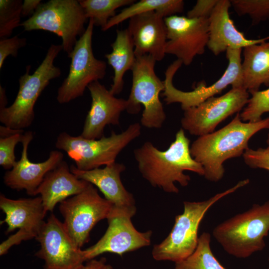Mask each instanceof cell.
I'll return each instance as SVG.
<instances>
[{"label": "cell", "mask_w": 269, "mask_h": 269, "mask_svg": "<svg viewBox=\"0 0 269 269\" xmlns=\"http://www.w3.org/2000/svg\"><path fill=\"white\" fill-rule=\"evenodd\" d=\"M134 154L142 176L153 187L167 193L179 192L175 182L183 187L188 185L190 177L184 173L185 171L204 175L202 165L191 155L190 140L183 129L176 133L175 140L165 150L145 141L134 149Z\"/></svg>", "instance_id": "1"}, {"label": "cell", "mask_w": 269, "mask_h": 269, "mask_svg": "<svg viewBox=\"0 0 269 269\" xmlns=\"http://www.w3.org/2000/svg\"><path fill=\"white\" fill-rule=\"evenodd\" d=\"M265 129H269V117L256 122H245L237 113L223 128L194 141L190 147L191 155L202 165L205 178L217 182L224 176V162L243 155L249 148L250 139Z\"/></svg>", "instance_id": "2"}, {"label": "cell", "mask_w": 269, "mask_h": 269, "mask_svg": "<svg viewBox=\"0 0 269 269\" xmlns=\"http://www.w3.org/2000/svg\"><path fill=\"white\" fill-rule=\"evenodd\" d=\"M249 181V179L240 181L232 187L204 201H184L183 212L175 216L174 224L168 236L153 246V259L176 263L191 255L198 244L199 225L209 208L224 197L247 185Z\"/></svg>", "instance_id": "3"}, {"label": "cell", "mask_w": 269, "mask_h": 269, "mask_svg": "<svg viewBox=\"0 0 269 269\" xmlns=\"http://www.w3.org/2000/svg\"><path fill=\"white\" fill-rule=\"evenodd\" d=\"M269 232V200L221 223L212 233L228 254L244 259L265 248Z\"/></svg>", "instance_id": "4"}, {"label": "cell", "mask_w": 269, "mask_h": 269, "mask_svg": "<svg viewBox=\"0 0 269 269\" xmlns=\"http://www.w3.org/2000/svg\"><path fill=\"white\" fill-rule=\"evenodd\" d=\"M61 45L52 44L46 55L35 71L30 74V65L19 79V90L13 103L9 107L0 108V121L4 126L23 130L32 123L35 117L34 107L42 91L51 80L60 77L61 71L54 64Z\"/></svg>", "instance_id": "5"}, {"label": "cell", "mask_w": 269, "mask_h": 269, "mask_svg": "<svg viewBox=\"0 0 269 269\" xmlns=\"http://www.w3.org/2000/svg\"><path fill=\"white\" fill-rule=\"evenodd\" d=\"M140 134L139 123L130 125L120 134L113 131L110 136L97 139L63 132L58 135L55 146L65 151L78 169L90 170L116 162L119 153Z\"/></svg>", "instance_id": "6"}, {"label": "cell", "mask_w": 269, "mask_h": 269, "mask_svg": "<svg viewBox=\"0 0 269 269\" xmlns=\"http://www.w3.org/2000/svg\"><path fill=\"white\" fill-rule=\"evenodd\" d=\"M87 20L79 0H50L41 3L20 25L25 31L43 30L56 34L62 39L63 50L68 55L78 36L84 33Z\"/></svg>", "instance_id": "7"}, {"label": "cell", "mask_w": 269, "mask_h": 269, "mask_svg": "<svg viewBox=\"0 0 269 269\" xmlns=\"http://www.w3.org/2000/svg\"><path fill=\"white\" fill-rule=\"evenodd\" d=\"M156 61L150 55L136 56L132 71V85L127 100L126 111L130 114H137L143 106L140 119L141 125L148 129L162 127L166 119V114L159 99L161 91L164 90L163 81L155 72Z\"/></svg>", "instance_id": "8"}, {"label": "cell", "mask_w": 269, "mask_h": 269, "mask_svg": "<svg viewBox=\"0 0 269 269\" xmlns=\"http://www.w3.org/2000/svg\"><path fill=\"white\" fill-rule=\"evenodd\" d=\"M94 27L90 19L84 33L68 55L71 59L68 75L58 89L56 97L60 104L68 103L83 96L89 85L103 79L106 74V62L97 59L93 53Z\"/></svg>", "instance_id": "9"}, {"label": "cell", "mask_w": 269, "mask_h": 269, "mask_svg": "<svg viewBox=\"0 0 269 269\" xmlns=\"http://www.w3.org/2000/svg\"><path fill=\"white\" fill-rule=\"evenodd\" d=\"M113 208L112 203L102 198L90 183L82 192L62 201L59 205L64 226L80 249L89 241L93 228L100 221L107 219Z\"/></svg>", "instance_id": "10"}, {"label": "cell", "mask_w": 269, "mask_h": 269, "mask_svg": "<svg viewBox=\"0 0 269 269\" xmlns=\"http://www.w3.org/2000/svg\"><path fill=\"white\" fill-rule=\"evenodd\" d=\"M249 98L245 89L232 88L221 96L210 98L184 111L181 126L191 135L200 136L211 133L221 122L243 110Z\"/></svg>", "instance_id": "11"}, {"label": "cell", "mask_w": 269, "mask_h": 269, "mask_svg": "<svg viewBox=\"0 0 269 269\" xmlns=\"http://www.w3.org/2000/svg\"><path fill=\"white\" fill-rule=\"evenodd\" d=\"M0 208L5 218L0 224L7 225L6 233L19 230L0 245V255L6 254L12 246L21 241L36 239L45 222V212L40 196L33 198L11 199L0 195Z\"/></svg>", "instance_id": "12"}, {"label": "cell", "mask_w": 269, "mask_h": 269, "mask_svg": "<svg viewBox=\"0 0 269 269\" xmlns=\"http://www.w3.org/2000/svg\"><path fill=\"white\" fill-rule=\"evenodd\" d=\"M242 50L243 49H228L226 51L228 64L219 79L209 86H205L203 83L199 84L189 92L182 91L173 86L172 78L177 70L172 67L168 68L165 73V80L163 81L165 102L167 104L179 103L182 109L185 111L221 93L228 86H232V88H243Z\"/></svg>", "instance_id": "13"}, {"label": "cell", "mask_w": 269, "mask_h": 269, "mask_svg": "<svg viewBox=\"0 0 269 269\" xmlns=\"http://www.w3.org/2000/svg\"><path fill=\"white\" fill-rule=\"evenodd\" d=\"M40 248L35 256L44 262V269H80L86 262L63 223L51 214L35 239Z\"/></svg>", "instance_id": "14"}, {"label": "cell", "mask_w": 269, "mask_h": 269, "mask_svg": "<svg viewBox=\"0 0 269 269\" xmlns=\"http://www.w3.org/2000/svg\"><path fill=\"white\" fill-rule=\"evenodd\" d=\"M164 20L167 28L166 54L174 55L189 66L196 56L204 54L209 41L208 18L174 15Z\"/></svg>", "instance_id": "15"}, {"label": "cell", "mask_w": 269, "mask_h": 269, "mask_svg": "<svg viewBox=\"0 0 269 269\" xmlns=\"http://www.w3.org/2000/svg\"><path fill=\"white\" fill-rule=\"evenodd\" d=\"M131 218L112 210L107 218L108 227L104 235L95 244L83 250L85 261L94 259L105 253L122 256L126 253L149 246L152 232L138 231Z\"/></svg>", "instance_id": "16"}, {"label": "cell", "mask_w": 269, "mask_h": 269, "mask_svg": "<svg viewBox=\"0 0 269 269\" xmlns=\"http://www.w3.org/2000/svg\"><path fill=\"white\" fill-rule=\"evenodd\" d=\"M70 169L78 179L97 187L114 210L131 218L135 215L136 209L134 196L127 190L121 180V173L126 169L124 164L115 162L103 168L90 170H79L71 165Z\"/></svg>", "instance_id": "17"}, {"label": "cell", "mask_w": 269, "mask_h": 269, "mask_svg": "<svg viewBox=\"0 0 269 269\" xmlns=\"http://www.w3.org/2000/svg\"><path fill=\"white\" fill-rule=\"evenodd\" d=\"M33 138L32 132H26L23 135L22 150L20 159L10 170L4 176V183L8 187L17 190H25L27 194L36 195L37 190L46 174L56 168L63 159V153L59 150H52L44 161L35 163L28 157V145Z\"/></svg>", "instance_id": "18"}, {"label": "cell", "mask_w": 269, "mask_h": 269, "mask_svg": "<svg viewBox=\"0 0 269 269\" xmlns=\"http://www.w3.org/2000/svg\"><path fill=\"white\" fill-rule=\"evenodd\" d=\"M87 88L92 102L80 135L87 139H100L104 136L107 125H119L121 114L126 111L128 102L116 97L99 81L91 83Z\"/></svg>", "instance_id": "19"}, {"label": "cell", "mask_w": 269, "mask_h": 269, "mask_svg": "<svg viewBox=\"0 0 269 269\" xmlns=\"http://www.w3.org/2000/svg\"><path fill=\"white\" fill-rule=\"evenodd\" d=\"M164 17L156 11L140 14L129 19L128 30L135 56H151L156 61L164 57L167 28Z\"/></svg>", "instance_id": "20"}, {"label": "cell", "mask_w": 269, "mask_h": 269, "mask_svg": "<svg viewBox=\"0 0 269 269\" xmlns=\"http://www.w3.org/2000/svg\"><path fill=\"white\" fill-rule=\"evenodd\" d=\"M229 0H218L208 18L209 41L207 47L217 56L228 49H243L269 40V35L259 39H248L236 27L230 16Z\"/></svg>", "instance_id": "21"}, {"label": "cell", "mask_w": 269, "mask_h": 269, "mask_svg": "<svg viewBox=\"0 0 269 269\" xmlns=\"http://www.w3.org/2000/svg\"><path fill=\"white\" fill-rule=\"evenodd\" d=\"M89 184L78 179L71 172L66 161L63 160L46 174L36 194H40L44 210L47 213L52 212L58 203L82 192Z\"/></svg>", "instance_id": "22"}, {"label": "cell", "mask_w": 269, "mask_h": 269, "mask_svg": "<svg viewBox=\"0 0 269 269\" xmlns=\"http://www.w3.org/2000/svg\"><path fill=\"white\" fill-rule=\"evenodd\" d=\"M243 49V88L249 93L269 86V40Z\"/></svg>", "instance_id": "23"}, {"label": "cell", "mask_w": 269, "mask_h": 269, "mask_svg": "<svg viewBox=\"0 0 269 269\" xmlns=\"http://www.w3.org/2000/svg\"><path fill=\"white\" fill-rule=\"evenodd\" d=\"M116 33V39L111 45L112 52L105 55L114 70L109 90L115 96L123 91L124 75L128 70L132 71L136 60L134 45L128 29H117Z\"/></svg>", "instance_id": "24"}, {"label": "cell", "mask_w": 269, "mask_h": 269, "mask_svg": "<svg viewBox=\"0 0 269 269\" xmlns=\"http://www.w3.org/2000/svg\"><path fill=\"white\" fill-rule=\"evenodd\" d=\"M184 7V2L182 0L135 1L112 17L102 30L105 31L133 16L148 12L156 11L162 15L164 18L177 15L183 11Z\"/></svg>", "instance_id": "25"}, {"label": "cell", "mask_w": 269, "mask_h": 269, "mask_svg": "<svg viewBox=\"0 0 269 269\" xmlns=\"http://www.w3.org/2000/svg\"><path fill=\"white\" fill-rule=\"evenodd\" d=\"M211 235L204 232L199 237L193 253L175 263L174 269H226L214 256L210 247Z\"/></svg>", "instance_id": "26"}, {"label": "cell", "mask_w": 269, "mask_h": 269, "mask_svg": "<svg viewBox=\"0 0 269 269\" xmlns=\"http://www.w3.org/2000/svg\"><path fill=\"white\" fill-rule=\"evenodd\" d=\"M86 17L92 19L94 26L101 30L116 14V10L124 6H129L134 0H79Z\"/></svg>", "instance_id": "27"}, {"label": "cell", "mask_w": 269, "mask_h": 269, "mask_svg": "<svg viewBox=\"0 0 269 269\" xmlns=\"http://www.w3.org/2000/svg\"><path fill=\"white\" fill-rule=\"evenodd\" d=\"M21 0H0V38L9 37L14 29L20 25Z\"/></svg>", "instance_id": "28"}, {"label": "cell", "mask_w": 269, "mask_h": 269, "mask_svg": "<svg viewBox=\"0 0 269 269\" xmlns=\"http://www.w3.org/2000/svg\"><path fill=\"white\" fill-rule=\"evenodd\" d=\"M231 6L239 16L248 15L252 24L269 20V0H231Z\"/></svg>", "instance_id": "29"}, {"label": "cell", "mask_w": 269, "mask_h": 269, "mask_svg": "<svg viewBox=\"0 0 269 269\" xmlns=\"http://www.w3.org/2000/svg\"><path fill=\"white\" fill-rule=\"evenodd\" d=\"M251 97L240 115L243 122H256L262 120V116L269 112V87L264 90L249 92Z\"/></svg>", "instance_id": "30"}, {"label": "cell", "mask_w": 269, "mask_h": 269, "mask_svg": "<svg viewBox=\"0 0 269 269\" xmlns=\"http://www.w3.org/2000/svg\"><path fill=\"white\" fill-rule=\"evenodd\" d=\"M22 133L0 137V165L5 169H11L16 162L14 149L16 145L22 140Z\"/></svg>", "instance_id": "31"}, {"label": "cell", "mask_w": 269, "mask_h": 269, "mask_svg": "<svg viewBox=\"0 0 269 269\" xmlns=\"http://www.w3.org/2000/svg\"><path fill=\"white\" fill-rule=\"evenodd\" d=\"M245 163L251 168L269 171V147L248 148L243 154Z\"/></svg>", "instance_id": "32"}, {"label": "cell", "mask_w": 269, "mask_h": 269, "mask_svg": "<svg viewBox=\"0 0 269 269\" xmlns=\"http://www.w3.org/2000/svg\"><path fill=\"white\" fill-rule=\"evenodd\" d=\"M27 44L25 38H20L15 35L11 38H1L0 40V69L9 55L16 57L19 49L26 46Z\"/></svg>", "instance_id": "33"}, {"label": "cell", "mask_w": 269, "mask_h": 269, "mask_svg": "<svg viewBox=\"0 0 269 269\" xmlns=\"http://www.w3.org/2000/svg\"><path fill=\"white\" fill-rule=\"evenodd\" d=\"M218 0H198L192 7L187 13L189 18H208Z\"/></svg>", "instance_id": "34"}, {"label": "cell", "mask_w": 269, "mask_h": 269, "mask_svg": "<svg viewBox=\"0 0 269 269\" xmlns=\"http://www.w3.org/2000/svg\"><path fill=\"white\" fill-rule=\"evenodd\" d=\"M41 3V0H24L22 5L21 17L31 16Z\"/></svg>", "instance_id": "35"}, {"label": "cell", "mask_w": 269, "mask_h": 269, "mask_svg": "<svg viewBox=\"0 0 269 269\" xmlns=\"http://www.w3.org/2000/svg\"><path fill=\"white\" fill-rule=\"evenodd\" d=\"M80 269H113V268L111 265L106 264L105 258H102L99 260H90Z\"/></svg>", "instance_id": "36"}, {"label": "cell", "mask_w": 269, "mask_h": 269, "mask_svg": "<svg viewBox=\"0 0 269 269\" xmlns=\"http://www.w3.org/2000/svg\"><path fill=\"white\" fill-rule=\"evenodd\" d=\"M23 132V130H14L6 126H0V137L2 138L8 137L14 134Z\"/></svg>", "instance_id": "37"}, {"label": "cell", "mask_w": 269, "mask_h": 269, "mask_svg": "<svg viewBox=\"0 0 269 269\" xmlns=\"http://www.w3.org/2000/svg\"><path fill=\"white\" fill-rule=\"evenodd\" d=\"M267 144H268V147H269V134H268V139H267Z\"/></svg>", "instance_id": "38"}, {"label": "cell", "mask_w": 269, "mask_h": 269, "mask_svg": "<svg viewBox=\"0 0 269 269\" xmlns=\"http://www.w3.org/2000/svg\"><path fill=\"white\" fill-rule=\"evenodd\" d=\"M268 269H269V267L268 268Z\"/></svg>", "instance_id": "39"}]
</instances>
